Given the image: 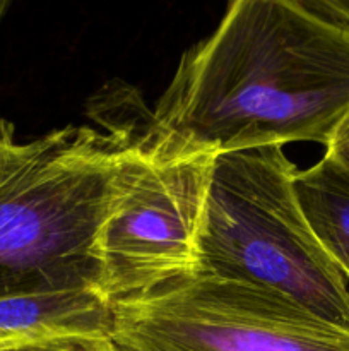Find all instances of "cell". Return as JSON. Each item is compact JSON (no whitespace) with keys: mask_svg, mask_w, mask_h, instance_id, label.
<instances>
[{"mask_svg":"<svg viewBox=\"0 0 349 351\" xmlns=\"http://www.w3.org/2000/svg\"><path fill=\"white\" fill-rule=\"evenodd\" d=\"M349 110V26L301 0H228L180 60L146 132L180 154L327 144Z\"/></svg>","mask_w":349,"mask_h":351,"instance_id":"6da1fadb","label":"cell"},{"mask_svg":"<svg viewBox=\"0 0 349 351\" xmlns=\"http://www.w3.org/2000/svg\"><path fill=\"white\" fill-rule=\"evenodd\" d=\"M125 141L68 125L21 144L0 122V298L103 295L96 245Z\"/></svg>","mask_w":349,"mask_h":351,"instance_id":"7a4b0ae2","label":"cell"},{"mask_svg":"<svg viewBox=\"0 0 349 351\" xmlns=\"http://www.w3.org/2000/svg\"><path fill=\"white\" fill-rule=\"evenodd\" d=\"M296 167L283 146L214 158L194 274L274 291L349 329V290L315 237L294 189Z\"/></svg>","mask_w":349,"mask_h":351,"instance_id":"3957f363","label":"cell"},{"mask_svg":"<svg viewBox=\"0 0 349 351\" xmlns=\"http://www.w3.org/2000/svg\"><path fill=\"white\" fill-rule=\"evenodd\" d=\"M125 134L96 245L101 291L109 304L195 273L216 158L171 153L147 132L140 137Z\"/></svg>","mask_w":349,"mask_h":351,"instance_id":"277c9868","label":"cell"},{"mask_svg":"<svg viewBox=\"0 0 349 351\" xmlns=\"http://www.w3.org/2000/svg\"><path fill=\"white\" fill-rule=\"evenodd\" d=\"M118 351H349V329L246 283L188 274L112 304Z\"/></svg>","mask_w":349,"mask_h":351,"instance_id":"5b68a950","label":"cell"},{"mask_svg":"<svg viewBox=\"0 0 349 351\" xmlns=\"http://www.w3.org/2000/svg\"><path fill=\"white\" fill-rule=\"evenodd\" d=\"M112 304L96 291L0 298V346L60 336H108Z\"/></svg>","mask_w":349,"mask_h":351,"instance_id":"8992f818","label":"cell"},{"mask_svg":"<svg viewBox=\"0 0 349 351\" xmlns=\"http://www.w3.org/2000/svg\"><path fill=\"white\" fill-rule=\"evenodd\" d=\"M294 189L315 237L349 280V171L324 156L298 170Z\"/></svg>","mask_w":349,"mask_h":351,"instance_id":"52a82bcc","label":"cell"},{"mask_svg":"<svg viewBox=\"0 0 349 351\" xmlns=\"http://www.w3.org/2000/svg\"><path fill=\"white\" fill-rule=\"evenodd\" d=\"M108 336H60L0 346V351H108Z\"/></svg>","mask_w":349,"mask_h":351,"instance_id":"ba28073f","label":"cell"},{"mask_svg":"<svg viewBox=\"0 0 349 351\" xmlns=\"http://www.w3.org/2000/svg\"><path fill=\"white\" fill-rule=\"evenodd\" d=\"M325 147V156L349 171V110L337 123Z\"/></svg>","mask_w":349,"mask_h":351,"instance_id":"9c48e42d","label":"cell"},{"mask_svg":"<svg viewBox=\"0 0 349 351\" xmlns=\"http://www.w3.org/2000/svg\"><path fill=\"white\" fill-rule=\"evenodd\" d=\"M313 12L349 26V0H301Z\"/></svg>","mask_w":349,"mask_h":351,"instance_id":"30bf717a","label":"cell"},{"mask_svg":"<svg viewBox=\"0 0 349 351\" xmlns=\"http://www.w3.org/2000/svg\"><path fill=\"white\" fill-rule=\"evenodd\" d=\"M10 2H12V0H0V19H2L3 14H5L7 7L10 5Z\"/></svg>","mask_w":349,"mask_h":351,"instance_id":"8fae6325","label":"cell"},{"mask_svg":"<svg viewBox=\"0 0 349 351\" xmlns=\"http://www.w3.org/2000/svg\"><path fill=\"white\" fill-rule=\"evenodd\" d=\"M108 351H116V348H115V346H113V345H112V341H109V348H108Z\"/></svg>","mask_w":349,"mask_h":351,"instance_id":"7c38bea8","label":"cell"},{"mask_svg":"<svg viewBox=\"0 0 349 351\" xmlns=\"http://www.w3.org/2000/svg\"><path fill=\"white\" fill-rule=\"evenodd\" d=\"M116 351H118V350H116Z\"/></svg>","mask_w":349,"mask_h":351,"instance_id":"4fadbf2b","label":"cell"}]
</instances>
